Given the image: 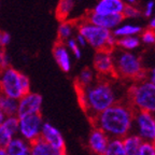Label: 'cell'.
<instances>
[{
    "instance_id": "22",
    "label": "cell",
    "mask_w": 155,
    "mask_h": 155,
    "mask_svg": "<svg viewBox=\"0 0 155 155\" xmlns=\"http://www.w3.org/2000/svg\"><path fill=\"white\" fill-rule=\"evenodd\" d=\"M75 7V0H58L56 7V17L59 21L68 19Z\"/></svg>"
},
{
    "instance_id": "18",
    "label": "cell",
    "mask_w": 155,
    "mask_h": 155,
    "mask_svg": "<svg viewBox=\"0 0 155 155\" xmlns=\"http://www.w3.org/2000/svg\"><path fill=\"white\" fill-rule=\"evenodd\" d=\"M122 142H123V147L125 149V152L127 155H137L140 151V148L142 143L144 141L139 137L138 135H136L135 133L130 131L129 134L122 138Z\"/></svg>"
},
{
    "instance_id": "20",
    "label": "cell",
    "mask_w": 155,
    "mask_h": 155,
    "mask_svg": "<svg viewBox=\"0 0 155 155\" xmlns=\"http://www.w3.org/2000/svg\"><path fill=\"white\" fill-rule=\"evenodd\" d=\"M75 34H77V22L70 21L69 18L61 21L57 29L58 41L66 42L68 39L74 37Z\"/></svg>"
},
{
    "instance_id": "39",
    "label": "cell",
    "mask_w": 155,
    "mask_h": 155,
    "mask_svg": "<svg viewBox=\"0 0 155 155\" xmlns=\"http://www.w3.org/2000/svg\"><path fill=\"white\" fill-rule=\"evenodd\" d=\"M5 115L2 113V112L0 111V125H1V124H2L3 120H5Z\"/></svg>"
},
{
    "instance_id": "11",
    "label": "cell",
    "mask_w": 155,
    "mask_h": 155,
    "mask_svg": "<svg viewBox=\"0 0 155 155\" xmlns=\"http://www.w3.org/2000/svg\"><path fill=\"white\" fill-rule=\"evenodd\" d=\"M85 18L92 24L109 29L111 31L125 21L122 13H97L94 11H90Z\"/></svg>"
},
{
    "instance_id": "42",
    "label": "cell",
    "mask_w": 155,
    "mask_h": 155,
    "mask_svg": "<svg viewBox=\"0 0 155 155\" xmlns=\"http://www.w3.org/2000/svg\"><path fill=\"white\" fill-rule=\"evenodd\" d=\"M154 45H155V43H154Z\"/></svg>"
},
{
    "instance_id": "19",
    "label": "cell",
    "mask_w": 155,
    "mask_h": 155,
    "mask_svg": "<svg viewBox=\"0 0 155 155\" xmlns=\"http://www.w3.org/2000/svg\"><path fill=\"white\" fill-rule=\"evenodd\" d=\"M29 147L30 143L17 135L10 141L5 149L9 155H29Z\"/></svg>"
},
{
    "instance_id": "5",
    "label": "cell",
    "mask_w": 155,
    "mask_h": 155,
    "mask_svg": "<svg viewBox=\"0 0 155 155\" xmlns=\"http://www.w3.org/2000/svg\"><path fill=\"white\" fill-rule=\"evenodd\" d=\"M128 104L135 111L155 114V85L145 79L135 81L128 90Z\"/></svg>"
},
{
    "instance_id": "7",
    "label": "cell",
    "mask_w": 155,
    "mask_h": 155,
    "mask_svg": "<svg viewBox=\"0 0 155 155\" xmlns=\"http://www.w3.org/2000/svg\"><path fill=\"white\" fill-rule=\"evenodd\" d=\"M131 131L144 142H152L155 137V114L147 111H135Z\"/></svg>"
},
{
    "instance_id": "13",
    "label": "cell",
    "mask_w": 155,
    "mask_h": 155,
    "mask_svg": "<svg viewBox=\"0 0 155 155\" xmlns=\"http://www.w3.org/2000/svg\"><path fill=\"white\" fill-rule=\"evenodd\" d=\"M40 138L43 139L45 142L51 144L54 148L66 150V142L63 134L59 131L57 127H55L53 124L48 123V122H43Z\"/></svg>"
},
{
    "instance_id": "1",
    "label": "cell",
    "mask_w": 155,
    "mask_h": 155,
    "mask_svg": "<svg viewBox=\"0 0 155 155\" xmlns=\"http://www.w3.org/2000/svg\"><path fill=\"white\" fill-rule=\"evenodd\" d=\"M134 113L135 110L128 102L116 101L93 117L91 122L109 138L122 139L131 131Z\"/></svg>"
},
{
    "instance_id": "6",
    "label": "cell",
    "mask_w": 155,
    "mask_h": 155,
    "mask_svg": "<svg viewBox=\"0 0 155 155\" xmlns=\"http://www.w3.org/2000/svg\"><path fill=\"white\" fill-rule=\"evenodd\" d=\"M22 72L9 67L0 70V94L18 100L26 94L22 86Z\"/></svg>"
},
{
    "instance_id": "34",
    "label": "cell",
    "mask_w": 155,
    "mask_h": 155,
    "mask_svg": "<svg viewBox=\"0 0 155 155\" xmlns=\"http://www.w3.org/2000/svg\"><path fill=\"white\" fill-rule=\"evenodd\" d=\"M74 40L77 41V43L79 44V45L81 46V48H85V46L87 45V41H86V39L84 38V37L82 36V35L80 34V32H78L74 35Z\"/></svg>"
},
{
    "instance_id": "12",
    "label": "cell",
    "mask_w": 155,
    "mask_h": 155,
    "mask_svg": "<svg viewBox=\"0 0 155 155\" xmlns=\"http://www.w3.org/2000/svg\"><path fill=\"white\" fill-rule=\"evenodd\" d=\"M18 135V116H5L0 125V148H5L9 142Z\"/></svg>"
},
{
    "instance_id": "4",
    "label": "cell",
    "mask_w": 155,
    "mask_h": 155,
    "mask_svg": "<svg viewBox=\"0 0 155 155\" xmlns=\"http://www.w3.org/2000/svg\"><path fill=\"white\" fill-rule=\"evenodd\" d=\"M77 31L86 39L87 44L95 51H113L116 48L117 38L111 30L92 24L86 18L77 22Z\"/></svg>"
},
{
    "instance_id": "2",
    "label": "cell",
    "mask_w": 155,
    "mask_h": 155,
    "mask_svg": "<svg viewBox=\"0 0 155 155\" xmlns=\"http://www.w3.org/2000/svg\"><path fill=\"white\" fill-rule=\"evenodd\" d=\"M77 92L80 106L90 120L119 101L114 86L106 79L94 81L86 87H77Z\"/></svg>"
},
{
    "instance_id": "3",
    "label": "cell",
    "mask_w": 155,
    "mask_h": 155,
    "mask_svg": "<svg viewBox=\"0 0 155 155\" xmlns=\"http://www.w3.org/2000/svg\"><path fill=\"white\" fill-rule=\"evenodd\" d=\"M112 54L114 59V75L131 81L145 79L142 61L134 51H124L115 48Z\"/></svg>"
},
{
    "instance_id": "41",
    "label": "cell",
    "mask_w": 155,
    "mask_h": 155,
    "mask_svg": "<svg viewBox=\"0 0 155 155\" xmlns=\"http://www.w3.org/2000/svg\"><path fill=\"white\" fill-rule=\"evenodd\" d=\"M0 34H1V31H0ZM0 50H1V45H0Z\"/></svg>"
},
{
    "instance_id": "33",
    "label": "cell",
    "mask_w": 155,
    "mask_h": 155,
    "mask_svg": "<svg viewBox=\"0 0 155 155\" xmlns=\"http://www.w3.org/2000/svg\"><path fill=\"white\" fill-rule=\"evenodd\" d=\"M10 42H11L10 34H8L5 31H1V34H0V45H1V48H5L7 45H9Z\"/></svg>"
},
{
    "instance_id": "28",
    "label": "cell",
    "mask_w": 155,
    "mask_h": 155,
    "mask_svg": "<svg viewBox=\"0 0 155 155\" xmlns=\"http://www.w3.org/2000/svg\"><path fill=\"white\" fill-rule=\"evenodd\" d=\"M65 43L67 45V48H69V51H70L71 55L73 57L77 58V59H80L82 57V48L77 43V41L74 40V37L68 39Z\"/></svg>"
},
{
    "instance_id": "40",
    "label": "cell",
    "mask_w": 155,
    "mask_h": 155,
    "mask_svg": "<svg viewBox=\"0 0 155 155\" xmlns=\"http://www.w3.org/2000/svg\"><path fill=\"white\" fill-rule=\"evenodd\" d=\"M152 144L154 145V148H155V137H154V139H153V141H152Z\"/></svg>"
},
{
    "instance_id": "23",
    "label": "cell",
    "mask_w": 155,
    "mask_h": 155,
    "mask_svg": "<svg viewBox=\"0 0 155 155\" xmlns=\"http://www.w3.org/2000/svg\"><path fill=\"white\" fill-rule=\"evenodd\" d=\"M17 104H18L17 99L0 94V111L2 112L5 116L16 115Z\"/></svg>"
},
{
    "instance_id": "17",
    "label": "cell",
    "mask_w": 155,
    "mask_h": 155,
    "mask_svg": "<svg viewBox=\"0 0 155 155\" xmlns=\"http://www.w3.org/2000/svg\"><path fill=\"white\" fill-rule=\"evenodd\" d=\"M125 7L123 0H98L92 11L97 13H122Z\"/></svg>"
},
{
    "instance_id": "25",
    "label": "cell",
    "mask_w": 155,
    "mask_h": 155,
    "mask_svg": "<svg viewBox=\"0 0 155 155\" xmlns=\"http://www.w3.org/2000/svg\"><path fill=\"white\" fill-rule=\"evenodd\" d=\"M95 81V71L91 68H84L77 78L75 87H86Z\"/></svg>"
},
{
    "instance_id": "16",
    "label": "cell",
    "mask_w": 155,
    "mask_h": 155,
    "mask_svg": "<svg viewBox=\"0 0 155 155\" xmlns=\"http://www.w3.org/2000/svg\"><path fill=\"white\" fill-rule=\"evenodd\" d=\"M29 155H66L65 149H57L39 138L30 142Z\"/></svg>"
},
{
    "instance_id": "21",
    "label": "cell",
    "mask_w": 155,
    "mask_h": 155,
    "mask_svg": "<svg viewBox=\"0 0 155 155\" xmlns=\"http://www.w3.org/2000/svg\"><path fill=\"white\" fill-rule=\"evenodd\" d=\"M142 31V27L138 24L134 23H122L119 26L112 30L113 35L116 38L121 37H128V36H139Z\"/></svg>"
},
{
    "instance_id": "8",
    "label": "cell",
    "mask_w": 155,
    "mask_h": 155,
    "mask_svg": "<svg viewBox=\"0 0 155 155\" xmlns=\"http://www.w3.org/2000/svg\"><path fill=\"white\" fill-rule=\"evenodd\" d=\"M43 119L41 113L18 117V136L29 143L40 138Z\"/></svg>"
},
{
    "instance_id": "26",
    "label": "cell",
    "mask_w": 155,
    "mask_h": 155,
    "mask_svg": "<svg viewBox=\"0 0 155 155\" xmlns=\"http://www.w3.org/2000/svg\"><path fill=\"white\" fill-rule=\"evenodd\" d=\"M102 155H127L125 152V149L123 147L122 139L110 138L106 151H104Z\"/></svg>"
},
{
    "instance_id": "31",
    "label": "cell",
    "mask_w": 155,
    "mask_h": 155,
    "mask_svg": "<svg viewBox=\"0 0 155 155\" xmlns=\"http://www.w3.org/2000/svg\"><path fill=\"white\" fill-rule=\"evenodd\" d=\"M155 12V0H149L145 3L144 9L142 10V15L147 18H150Z\"/></svg>"
},
{
    "instance_id": "36",
    "label": "cell",
    "mask_w": 155,
    "mask_h": 155,
    "mask_svg": "<svg viewBox=\"0 0 155 155\" xmlns=\"http://www.w3.org/2000/svg\"><path fill=\"white\" fill-rule=\"evenodd\" d=\"M149 28L155 29V12H154V14L150 17V21H149Z\"/></svg>"
},
{
    "instance_id": "24",
    "label": "cell",
    "mask_w": 155,
    "mask_h": 155,
    "mask_svg": "<svg viewBox=\"0 0 155 155\" xmlns=\"http://www.w3.org/2000/svg\"><path fill=\"white\" fill-rule=\"evenodd\" d=\"M141 41L138 36H128L117 38L116 48L124 50V51H135L140 46Z\"/></svg>"
},
{
    "instance_id": "38",
    "label": "cell",
    "mask_w": 155,
    "mask_h": 155,
    "mask_svg": "<svg viewBox=\"0 0 155 155\" xmlns=\"http://www.w3.org/2000/svg\"><path fill=\"white\" fill-rule=\"evenodd\" d=\"M0 155H9L7 149H5V148H0Z\"/></svg>"
},
{
    "instance_id": "10",
    "label": "cell",
    "mask_w": 155,
    "mask_h": 155,
    "mask_svg": "<svg viewBox=\"0 0 155 155\" xmlns=\"http://www.w3.org/2000/svg\"><path fill=\"white\" fill-rule=\"evenodd\" d=\"M94 71L100 78L114 77V59L112 51H96L94 56Z\"/></svg>"
},
{
    "instance_id": "14",
    "label": "cell",
    "mask_w": 155,
    "mask_h": 155,
    "mask_svg": "<svg viewBox=\"0 0 155 155\" xmlns=\"http://www.w3.org/2000/svg\"><path fill=\"white\" fill-rule=\"evenodd\" d=\"M109 140L110 138L108 137L107 134H104L101 129L97 128V127L94 126L93 129L91 130L90 135H88L87 145H88V149L94 154L102 155L104 151H106L107 145L109 143Z\"/></svg>"
},
{
    "instance_id": "37",
    "label": "cell",
    "mask_w": 155,
    "mask_h": 155,
    "mask_svg": "<svg viewBox=\"0 0 155 155\" xmlns=\"http://www.w3.org/2000/svg\"><path fill=\"white\" fill-rule=\"evenodd\" d=\"M125 5H137V0H123Z\"/></svg>"
},
{
    "instance_id": "15",
    "label": "cell",
    "mask_w": 155,
    "mask_h": 155,
    "mask_svg": "<svg viewBox=\"0 0 155 155\" xmlns=\"http://www.w3.org/2000/svg\"><path fill=\"white\" fill-rule=\"evenodd\" d=\"M53 56L58 67L61 68L64 72H69L72 67V55L69 48H67L65 42L58 41L54 44Z\"/></svg>"
},
{
    "instance_id": "29",
    "label": "cell",
    "mask_w": 155,
    "mask_h": 155,
    "mask_svg": "<svg viewBox=\"0 0 155 155\" xmlns=\"http://www.w3.org/2000/svg\"><path fill=\"white\" fill-rule=\"evenodd\" d=\"M140 41L147 45H153L155 43V29L147 28L140 32Z\"/></svg>"
},
{
    "instance_id": "9",
    "label": "cell",
    "mask_w": 155,
    "mask_h": 155,
    "mask_svg": "<svg viewBox=\"0 0 155 155\" xmlns=\"http://www.w3.org/2000/svg\"><path fill=\"white\" fill-rule=\"evenodd\" d=\"M17 101H18V104H17L16 115L18 117L30 115V114L41 113L43 99L41 95L38 93L29 91L28 93L23 95Z\"/></svg>"
},
{
    "instance_id": "32",
    "label": "cell",
    "mask_w": 155,
    "mask_h": 155,
    "mask_svg": "<svg viewBox=\"0 0 155 155\" xmlns=\"http://www.w3.org/2000/svg\"><path fill=\"white\" fill-rule=\"evenodd\" d=\"M10 63H11V57L3 48H1L0 50V70L11 66Z\"/></svg>"
},
{
    "instance_id": "30",
    "label": "cell",
    "mask_w": 155,
    "mask_h": 155,
    "mask_svg": "<svg viewBox=\"0 0 155 155\" xmlns=\"http://www.w3.org/2000/svg\"><path fill=\"white\" fill-rule=\"evenodd\" d=\"M137 155H155V148L152 142H143Z\"/></svg>"
},
{
    "instance_id": "27",
    "label": "cell",
    "mask_w": 155,
    "mask_h": 155,
    "mask_svg": "<svg viewBox=\"0 0 155 155\" xmlns=\"http://www.w3.org/2000/svg\"><path fill=\"white\" fill-rule=\"evenodd\" d=\"M122 14L125 19H137L142 15V11L136 5H125Z\"/></svg>"
},
{
    "instance_id": "35",
    "label": "cell",
    "mask_w": 155,
    "mask_h": 155,
    "mask_svg": "<svg viewBox=\"0 0 155 155\" xmlns=\"http://www.w3.org/2000/svg\"><path fill=\"white\" fill-rule=\"evenodd\" d=\"M145 80L155 85V67L151 68L149 71H145Z\"/></svg>"
}]
</instances>
